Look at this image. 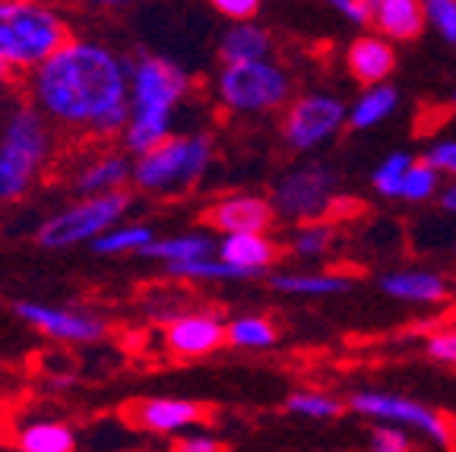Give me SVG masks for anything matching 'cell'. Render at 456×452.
<instances>
[{"mask_svg":"<svg viewBox=\"0 0 456 452\" xmlns=\"http://www.w3.org/2000/svg\"><path fill=\"white\" fill-rule=\"evenodd\" d=\"M207 162H209V142L203 136H181V140H165L162 146L140 156L134 177L142 190L175 193V190H187L207 171Z\"/></svg>","mask_w":456,"mask_h":452,"instance_id":"obj_4","label":"cell"},{"mask_svg":"<svg viewBox=\"0 0 456 452\" xmlns=\"http://www.w3.org/2000/svg\"><path fill=\"white\" fill-rule=\"evenodd\" d=\"M374 22L384 36L399 38V42L419 38L425 28V7L415 0H380L374 4Z\"/></svg>","mask_w":456,"mask_h":452,"instance_id":"obj_17","label":"cell"},{"mask_svg":"<svg viewBox=\"0 0 456 452\" xmlns=\"http://www.w3.org/2000/svg\"><path fill=\"white\" fill-rule=\"evenodd\" d=\"M73 446H77L73 431L57 421H38L20 433L22 452H73Z\"/></svg>","mask_w":456,"mask_h":452,"instance_id":"obj_20","label":"cell"},{"mask_svg":"<svg viewBox=\"0 0 456 452\" xmlns=\"http://www.w3.org/2000/svg\"><path fill=\"white\" fill-rule=\"evenodd\" d=\"M16 313H20L22 319H28L32 326H38L42 333L54 335V339L93 342L105 333V326H102L95 317H86V313L57 311V307H42V304H20Z\"/></svg>","mask_w":456,"mask_h":452,"instance_id":"obj_11","label":"cell"},{"mask_svg":"<svg viewBox=\"0 0 456 452\" xmlns=\"http://www.w3.org/2000/svg\"><path fill=\"white\" fill-rule=\"evenodd\" d=\"M228 339V329L219 317L209 313H191V317L171 319L168 326V348L181 358H200L209 354Z\"/></svg>","mask_w":456,"mask_h":452,"instance_id":"obj_10","label":"cell"},{"mask_svg":"<svg viewBox=\"0 0 456 452\" xmlns=\"http://www.w3.org/2000/svg\"><path fill=\"white\" fill-rule=\"evenodd\" d=\"M127 193H105V197H89L83 203L70 206L51 222H45L38 231V244L48 250H64L83 240H95L121 219L127 209Z\"/></svg>","mask_w":456,"mask_h":452,"instance_id":"obj_5","label":"cell"},{"mask_svg":"<svg viewBox=\"0 0 456 452\" xmlns=\"http://www.w3.org/2000/svg\"><path fill=\"white\" fill-rule=\"evenodd\" d=\"M370 449L374 452H409V440L396 427H378L370 433Z\"/></svg>","mask_w":456,"mask_h":452,"instance_id":"obj_33","label":"cell"},{"mask_svg":"<svg viewBox=\"0 0 456 452\" xmlns=\"http://www.w3.org/2000/svg\"><path fill=\"white\" fill-rule=\"evenodd\" d=\"M134 77V108L130 117H152L171 120V108L178 105L181 95L187 93V77L159 57H140L130 67Z\"/></svg>","mask_w":456,"mask_h":452,"instance_id":"obj_7","label":"cell"},{"mask_svg":"<svg viewBox=\"0 0 456 452\" xmlns=\"http://www.w3.org/2000/svg\"><path fill=\"white\" fill-rule=\"evenodd\" d=\"M152 244V231L146 225H130L118 228V231H105L102 238L93 240L95 254H127V250H146Z\"/></svg>","mask_w":456,"mask_h":452,"instance_id":"obj_24","label":"cell"},{"mask_svg":"<svg viewBox=\"0 0 456 452\" xmlns=\"http://www.w3.org/2000/svg\"><path fill=\"white\" fill-rule=\"evenodd\" d=\"M425 165L435 171H447V174L456 177V140H447V142H441V146L428 149Z\"/></svg>","mask_w":456,"mask_h":452,"instance_id":"obj_34","label":"cell"},{"mask_svg":"<svg viewBox=\"0 0 456 452\" xmlns=\"http://www.w3.org/2000/svg\"><path fill=\"white\" fill-rule=\"evenodd\" d=\"M412 165H415L412 158L403 156V152L390 156L378 168V174H374V187H378L384 197H399V190H403V177H406V171L412 168Z\"/></svg>","mask_w":456,"mask_h":452,"instance_id":"obj_28","label":"cell"},{"mask_svg":"<svg viewBox=\"0 0 456 452\" xmlns=\"http://www.w3.org/2000/svg\"><path fill=\"white\" fill-rule=\"evenodd\" d=\"M428 20L450 44H456V0H431V4H425V22Z\"/></svg>","mask_w":456,"mask_h":452,"instance_id":"obj_31","label":"cell"},{"mask_svg":"<svg viewBox=\"0 0 456 452\" xmlns=\"http://www.w3.org/2000/svg\"><path fill=\"white\" fill-rule=\"evenodd\" d=\"M45 156H48V130L42 117L32 108H20L0 140V199H16L26 193Z\"/></svg>","mask_w":456,"mask_h":452,"instance_id":"obj_3","label":"cell"},{"mask_svg":"<svg viewBox=\"0 0 456 452\" xmlns=\"http://www.w3.org/2000/svg\"><path fill=\"white\" fill-rule=\"evenodd\" d=\"M352 408L362 411L370 417H384V421H399V424H412L421 433H428L437 443L450 446V427L441 415H435L425 405L412 402V399L403 396H387V392H362V396L352 399Z\"/></svg>","mask_w":456,"mask_h":452,"instance_id":"obj_9","label":"cell"},{"mask_svg":"<svg viewBox=\"0 0 456 452\" xmlns=\"http://www.w3.org/2000/svg\"><path fill=\"white\" fill-rule=\"evenodd\" d=\"M336 10L349 16L352 22H358V26H364V22H374V4H368V0H339V4H336Z\"/></svg>","mask_w":456,"mask_h":452,"instance_id":"obj_38","label":"cell"},{"mask_svg":"<svg viewBox=\"0 0 456 452\" xmlns=\"http://www.w3.org/2000/svg\"><path fill=\"white\" fill-rule=\"evenodd\" d=\"M330 240H333V228L330 225H307L305 231H298V238H295V250L305 256H317L330 247Z\"/></svg>","mask_w":456,"mask_h":452,"instance_id":"obj_32","label":"cell"},{"mask_svg":"<svg viewBox=\"0 0 456 452\" xmlns=\"http://www.w3.org/2000/svg\"><path fill=\"white\" fill-rule=\"evenodd\" d=\"M127 120H130V105H118L108 114H102V117L93 124V130L95 133H118V130L127 127Z\"/></svg>","mask_w":456,"mask_h":452,"instance_id":"obj_35","label":"cell"},{"mask_svg":"<svg viewBox=\"0 0 456 452\" xmlns=\"http://www.w3.org/2000/svg\"><path fill=\"white\" fill-rule=\"evenodd\" d=\"M441 203H444V209H450V213H456V184L450 187V190H444Z\"/></svg>","mask_w":456,"mask_h":452,"instance_id":"obj_40","label":"cell"},{"mask_svg":"<svg viewBox=\"0 0 456 452\" xmlns=\"http://www.w3.org/2000/svg\"><path fill=\"white\" fill-rule=\"evenodd\" d=\"M0 77H4V67H0Z\"/></svg>","mask_w":456,"mask_h":452,"instance_id":"obj_41","label":"cell"},{"mask_svg":"<svg viewBox=\"0 0 456 452\" xmlns=\"http://www.w3.org/2000/svg\"><path fill=\"white\" fill-rule=\"evenodd\" d=\"M32 93L45 114L64 124H89L127 105V70L111 51L99 44L67 42L36 70Z\"/></svg>","mask_w":456,"mask_h":452,"instance_id":"obj_1","label":"cell"},{"mask_svg":"<svg viewBox=\"0 0 456 452\" xmlns=\"http://www.w3.org/2000/svg\"><path fill=\"white\" fill-rule=\"evenodd\" d=\"M228 342L241 348H270L276 342V329L260 317H241L228 326Z\"/></svg>","mask_w":456,"mask_h":452,"instance_id":"obj_26","label":"cell"},{"mask_svg":"<svg viewBox=\"0 0 456 452\" xmlns=\"http://www.w3.org/2000/svg\"><path fill=\"white\" fill-rule=\"evenodd\" d=\"M396 67V54L384 38L364 36L349 48V70L358 83L364 85H384L390 70Z\"/></svg>","mask_w":456,"mask_h":452,"instance_id":"obj_15","label":"cell"},{"mask_svg":"<svg viewBox=\"0 0 456 452\" xmlns=\"http://www.w3.org/2000/svg\"><path fill=\"white\" fill-rule=\"evenodd\" d=\"M168 272H175V276L181 278H248V272H241V269L228 266V262L222 260H191V262H175V266H168Z\"/></svg>","mask_w":456,"mask_h":452,"instance_id":"obj_27","label":"cell"},{"mask_svg":"<svg viewBox=\"0 0 456 452\" xmlns=\"http://www.w3.org/2000/svg\"><path fill=\"white\" fill-rule=\"evenodd\" d=\"M289 95V77L276 64H241L225 67L219 77V99L235 111H266Z\"/></svg>","mask_w":456,"mask_h":452,"instance_id":"obj_6","label":"cell"},{"mask_svg":"<svg viewBox=\"0 0 456 452\" xmlns=\"http://www.w3.org/2000/svg\"><path fill=\"white\" fill-rule=\"evenodd\" d=\"M219 254H222V262L254 276L256 269L270 266L273 256H276V247H273L270 238H264V234H228V238L222 240Z\"/></svg>","mask_w":456,"mask_h":452,"instance_id":"obj_18","label":"cell"},{"mask_svg":"<svg viewBox=\"0 0 456 452\" xmlns=\"http://www.w3.org/2000/svg\"><path fill=\"white\" fill-rule=\"evenodd\" d=\"M330 184H333V181H330L321 168H307V171H301V174L285 177L276 193V203L285 215H301V219H307V215H317L323 206H327Z\"/></svg>","mask_w":456,"mask_h":452,"instance_id":"obj_13","label":"cell"},{"mask_svg":"<svg viewBox=\"0 0 456 452\" xmlns=\"http://www.w3.org/2000/svg\"><path fill=\"white\" fill-rule=\"evenodd\" d=\"M273 209L256 197H232L216 203L207 213V222L213 228L228 234H264V228L270 225Z\"/></svg>","mask_w":456,"mask_h":452,"instance_id":"obj_14","label":"cell"},{"mask_svg":"<svg viewBox=\"0 0 456 452\" xmlns=\"http://www.w3.org/2000/svg\"><path fill=\"white\" fill-rule=\"evenodd\" d=\"M346 120V108L330 95H305L285 114V140L295 149H314L330 140Z\"/></svg>","mask_w":456,"mask_h":452,"instance_id":"obj_8","label":"cell"},{"mask_svg":"<svg viewBox=\"0 0 456 452\" xmlns=\"http://www.w3.org/2000/svg\"><path fill=\"white\" fill-rule=\"evenodd\" d=\"M127 162L118 156H108V158H99L95 165H89V168L83 171V177H79V190L83 193H95V197H105V193H118V187H121V181L127 177Z\"/></svg>","mask_w":456,"mask_h":452,"instance_id":"obj_21","label":"cell"},{"mask_svg":"<svg viewBox=\"0 0 456 452\" xmlns=\"http://www.w3.org/2000/svg\"><path fill=\"white\" fill-rule=\"evenodd\" d=\"M67 44L64 20L38 4H0V67H42Z\"/></svg>","mask_w":456,"mask_h":452,"instance_id":"obj_2","label":"cell"},{"mask_svg":"<svg viewBox=\"0 0 456 452\" xmlns=\"http://www.w3.org/2000/svg\"><path fill=\"white\" fill-rule=\"evenodd\" d=\"M216 10H219L222 16H228V20L244 22V20H250L260 7H256V0H219Z\"/></svg>","mask_w":456,"mask_h":452,"instance_id":"obj_37","label":"cell"},{"mask_svg":"<svg viewBox=\"0 0 456 452\" xmlns=\"http://www.w3.org/2000/svg\"><path fill=\"white\" fill-rule=\"evenodd\" d=\"M289 411L307 417H336L342 411V405L330 396H317V392H295L289 399Z\"/></svg>","mask_w":456,"mask_h":452,"instance_id":"obj_30","label":"cell"},{"mask_svg":"<svg viewBox=\"0 0 456 452\" xmlns=\"http://www.w3.org/2000/svg\"><path fill=\"white\" fill-rule=\"evenodd\" d=\"M209 244L207 238H168V240H152L150 247L142 250V256H156V260H168V266L175 262H191V260H207L209 256Z\"/></svg>","mask_w":456,"mask_h":452,"instance_id":"obj_23","label":"cell"},{"mask_svg":"<svg viewBox=\"0 0 456 452\" xmlns=\"http://www.w3.org/2000/svg\"><path fill=\"white\" fill-rule=\"evenodd\" d=\"M273 285L279 291H292V295H342L352 288L349 278L342 276H276Z\"/></svg>","mask_w":456,"mask_h":452,"instance_id":"obj_25","label":"cell"},{"mask_svg":"<svg viewBox=\"0 0 456 452\" xmlns=\"http://www.w3.org/2000/svg\"><path fill=\"white\" fill-rule=\"evenodd\" d=\"M175 452H219V443L209 437H187L175 443Z\"/></svg>","mask_w":456,"mask_h":452,"instance_id":"obj_39","label":"cell"},{"mask_svg":"<svg viewBox=\"0 0 456 452\" xmlns=\"http://www.w3.org/2000/svg\"><path fill=\"white\" fill-rule=\"evenodd\" d=\"M270 54V36L254 22H238L222 36V57L225 67H241V64H260Z\"/></svg>","mask_w":456,"mask_h":452,"instance_id":"obj_16","label":"cell"},{"mask_svg":"<svg viewBox=\"0 0 456 452\" xmlns=\"http://www.w3.org/2000/svg\"><path fill=\"white\" fill-rule=\"evenodd\" d=\"M428 351L431 358L444 360V364H456V329L453 333H437L428 342Z\"/></svg>","mask_w":456,"mask_h":452,"instance_id":"obj_36","label":"cell"},{"mask_svg":"<svg viewBox=\"0 0 456 452\" xmlns=\"http://www.w3.org/2000/svg\"><path fill=\"white\" fill-rule=\"evenodd\" d=\"M396 108V89L393 85H374L368 95L355 101V108L349 111V124L355 130H364V127H374L387 114Z\"/></svg>","mask_w":456,"mask_h":452,"instance_id":"obj_22","label":"cell"},{"mask_svg":"<svg viewBox=\"0 0 456 452\" xmlns=\"http://www.w3.org/2000/svg\"><path fill=\"white\" fill-rule=\"evenodd\" d=\"M435 190H437V171L428 168L425 162H419V165H412V168L406 171V177H403V190H399V197L428 199Z\"/></svg>","mask_w":456,"mask_h":452,"instance_id":"obj_29","label":"cell"},{"mask_svg":"<svg viewBox=\"0 0 456 452\" xmlns=\"http://www.w3.org/2000/svg\"><path fill=\"white\" fill-rule=\"evenodd\" d=\"M380 288L399 301H421V304H435L447 297L444 278L431 276V272H396V276H387Z\"/></svg>","mask_w":456,"mask_h":452,"instance_id":"obj_19","label":"cell"},{"mask_svg":"<svg viewBox=\"0 0 456 452\" xmlns=\"http://www.w3.org/2000/svg\"><path fill=\"white\" fill-rule=\"evenodd\" d=\"M127 417L136 427H146V431L175 433L197 424L203 417V405L187 402V399H146V402L130 405Z\"/></svg>","mask_w":456,"mask_h":452,"instance_id":"obj_12","label":"cell"}]
</instances>
